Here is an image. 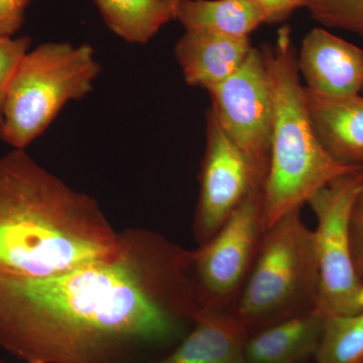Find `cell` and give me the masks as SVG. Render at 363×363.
I'll return each mask as SVG.
<instances>
[{"mask_svg": "<svg viewBox=\"0 0 363 363\" xmlns=\"http://www.w3.org/2000/svg\"><path fill=\"white\" fill-rule=\"evenodd\" d=\"M188 252L152 240L145 260L128 241L114 262L42 279L0 277V347L45 363H116L173 338L199 311Z\"/></svg>", "mask_w": 363, "mask_h": 363, "instance_id": "obj_1", "label": "cell"}, {"mask_svg": "<svg viewBox=\"0 0 363 363\" xmlns=\"http://www.w3.org/2000/svg\"><path fill=\"white\" fill-rule=\"evenodd\" d=\"M126 241L96 201L25 150L0 157V277L42 279L114 262Z\"/></svg>", "mask_w": 363, "mask_h": 363, "instance_id": "obj_2", "label": "cell"}, {"mask_svg": "<svg viewBox=\"0 0 363 363\" xmlns=\"http://www.w3.org/2000/svg\"><path fill=\"white\" fill-rule=\"evenodd\" d=\"M271 83V161L264 185V225L302 208L320 189L359 167L339 164L315 133L301 82L292 28L281 26L274 44L262 49Z\"/></svg>", "mask_w": 363, "mask_h": 363, "instance_id": "obj_3", "label": "cell"}, {"mask_svg": "<svg viewBox=\"0 0 363 363\" xmlns=\"http://www.w3.org/2000/svg\"><path fill=\"white\" fill-rule=\"evenodd\" d=\"M301 209L264 233L250 276L231 311L250 333L317 309L320 271L314 231Z\"/></svg>", "mask_w": 363, "mask_h": 363, "instance_id": "obj_4", "label": "cell"}, {"mask_svg": "<svg viewBox=\"0 0 363 363\" xmlns=\"http://www.w3.org/2000/svg\"><path fill=\"white\" fill-rule=\"evenodd\" d=\"M100 71L89 44L45 43L26 52L7 88L0 140L26 150L67 104L89 94Z\"/></svg>", "mask_w": 363, "mask_h": 363, "instance_id": "obj_5", "label": "cell"}, {"mask_svg": "<svg viewBox=\"0 0 363 363\" xmlns=\"http://www.w3.org/2000/svg\"><path fill=\"white\" fill-rule=\"evenodd\" d=\"M363 188V167L339 177L308 200L316 215L315 248L320 271L317 311L324 316L363 311V281L351 255L350 222Z\"/></svg>", "mask_w": 363, "mask_h": 363, "instance_id": "obj_6", "label": "cell"}, {"mask_svg": "<svg viewBox=\"0 0 363 363\" xmlns=\"http://www.w3.org/2000/svg\"><path fill=\"white\" fill-rule=\"evenodd\" d=\"M264 188L255 189L211 240L191 252V272L202 309H231L259 252Z\"/></svg>", "mask_w": 363, "mask_h": 363, "instance_id": "obj_7", "label": "cell"}, {"mask_svg": "<svg viewBox=\"0 0 363 363\" xmlns=\"http://www.w3.org/2000/svg\"><path fill=\"white\" fill-rule=\"evenodd\" d=\"M207 92L211 100L209 111L229 140L266 182L271 161L274 109L262 50L253 47L233 76Z\"/></svg>", "mask_w": 363, "mask_h": 363, "instance_id": "obj_8", "label": "cell"}, {"mask_svg": "<svg viewBox=\"0 0 363 363\" xmlns=\"http://www.w3.org/2000/svg\"><path fill=\"white\" fill-rule=\"evenodd\" d=\"M206 147L200 173V196L196 213V238L207 242L218 233L234 210L266 182L207 112Z\"/></svg>", "mask_w": 363, "mask_h": 363, "instance_id": "obj_9", "label": "cell"}, {"mask_svg": "<svg viewBox=\"0 0 363 363\" xmlns=\"http://www.w3.org/2000/svg\"><path fill=\"white\" fill-rule=\"evenodd\" d=\"M297 63L308 89L331 96L363 92V49L324 28L305 35Z\"/></svg>", "mask_w": 363, "mask_h": 363, "instance_id": "obj_10", "label": "cell"}, {"mask_svg": "<svg viewBox=\"0 0 363 363\" xmlns=\"http://www.w3.org/2000/svg\"><path fill=\"white\" fill-rule=\"evenodd\" d=\"M315 133L339 164L363 167V96H331L305 87Z\"/></svg>", "mask_w": 363, "mask_h": 363, "instance_id": "obj_11", "label": "cell"}, {"mask_svg": "<svg viewBox=\"0 0 363 363\" xmlns=\"http://www.w3.org/2000/svg\"><path fill=\"white\" fill-rule=\"evenodd\" d=\"M252 48L250 37L185 30L177 43L175 56L186 83L208 90L233 76Z\"/></svg>", "mask_w": 363, "mask_h": 363, "instance_id": "obj_12", "label": "cell"}, {"mask_svg": "<svg viewBox=\"0 0 363 363\" xmlns=\"http://www.w3.org/2000/svg\"><path fill=\"white\" fill-rule=\"evenodd\" d=\"M193 331L157 363H245L250 332L230 309H202Z\"/></svg>", "mask_w": 363, "mask_h": 363, "instance_id": "obj_13", "label": "cell"}, {"mask_svg": "<svg viewBox=\"0 0 363 363\" xmlns=\"http://www.w3.org/2000/svg\"><path fill=\"white\" fill-rule=\"evenodd\" d=\"M324 321L315 310L253 332L245 345V363H298L315 355Z\"/></svg>", "mask_w": 363, "mask_h": 363, "instance_id": "obj_14", "label": "cell"}, {"mask_svg": "<svg viewBox=\"0 0 363 363\" xmlns=\"http://www.w3.org/2000/svg\"><path fill=\"white\" fill-rule=\"evenodd\" d=\"M176 20L185 30L250 37L267 23L266 14L252 0H181Z\"/></svg>", "mask_w": 363, "mask_h": 363, "instance_id": "obj_15", "label": "cell"}, {"mask_svg": "<svg viewBox=\"0 0 363 363\" xmlns=\"http://www.w3.org/2000/svg\"><path fill=\"white\" fill-rule=\"evenodd\" d=\"M107 26L133 44L150 42L160 30L176 20L179 2L173 0H93Z\"/></svg>", "mask_w": 363, "mask_h": 363, "instance_id": "obj_16", "label": "cell"}, {"mask_svg": "<svg viewBox=\"0 0 363 363\" xmlns=\"http://www.w3.org/2000/svg\"><path fill=\"white\" fill-rule=\"evenodd\" d=\"M316 363H363V311L325 316Z\"/></svg>", "mask_w": 363, "mask_h": 363, "instance_id": "obj_17", "label": "cell"}, {"mask_svg": "<svg viewBox=\"0 0 363 363\" xmlns=\"http://www.w3.org/2000/svg\"><path fill=\"white\" fill-rule=\"evenodd\" d=\"M306 9L313 20L363 38V0H310Z\"/></svg>", "mask_w": 363, "mask_h": 363, "instance_id": "obj_18", "label": "cell"}, {"mask_svg": "<svg viewBox=\"0 0 363 363\" xmlns=\"http://www.w3.org/2000/svg\"><path fill=\"white\" fill-rule=\"evenodd\" d=\"M30 39L28 37H6L0 35V123L2 121L4 99L18 64L30 51Z\"/></svg>", "mask_w": 363, "mask_h": 363, "instance_id": "obj_19", "label": "cell"}, {"mask_svg": "<svg viewBox=\"0 0 363 363\" xmlns=\"http://www.w3.org/2000/svg\"><path fill=\"white\" fill-rule=\"evenodd\" d=\"M350 238L353 264L358 277L363 281V188L351 211Z\"/></svg>", "mask_w": 363, "mask_h": 363, "instance_id": "obj_20", "label": "cell"}, {"mask_svg": "<svg viewBox=\"0 0 363 363\" xmlns=\"http://www.w3.org/2000/svg\"><path fill=\"white\" fill-rule=\"evenodd\" d=\"M32 0H0V35L13 37L25 23Z\"/></svg>", "mask_w": 363, "mask_h": 363, "instance_id": "obj_21", "label": "cell"}, {"mask_svg": "<svg viewBox=\"0 0 363 363\" xmlns=\"http://www.w3.org/2000/svg\"><path fill=\"white\" fill-rule=\"evenodd\" d=\"M262 9L267 18V25L283 23L297 9L306 7L310 0H252Z\"/></svg>", "mask_w": 363, "mask_h": 363, "instance_id": "obj_22", "label": "cell"}, {"mask_svg": "<svg viewBox=\"0 0 363 363\" xmlns=\"http://www.w3.org/2000/svg\"><path fill=\"white\" fill-rule=\"evenodd\" d=\"M0 363H4V362H0ZM26 363H45V362H26Z\"/></svg>", "mask_w": 363, "mask_h": 363, "instance_id": "obj_23", "label": "cell"}, {"mask_svg": "<svg viewBox=\"0 0 363 363\" xmlns=\"http://www.w3.org/2000/svg\"><path fill=\"white\" fill-rule=\"evenodd\" d=\"M173 1L180 2L181 0H173Z\"/></svg>", "mask_w": 363, "mask_h": 363, "instance_id": "obj_24", "label": "cell"}]
</instances>
